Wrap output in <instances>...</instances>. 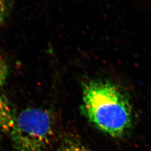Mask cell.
I'll use <instances>...</instances> for the list:
<instances>
[{"mask_svg":"<svg viewBox=\"0 0 151 151\" xmlns=\"http://www.w3.org/2000/svg\"><path fill=\"white\" fill-rule=\"evenodd\" d=\"M15 120L10 105L5 97L0 96V132L10 133Z\"/></svg>","mask_w":151,"mask_h":151,"instance_id":"obj_3","label":"cell"},{"mask_svg":"<svg viewBox=\"0 0 151 151\" xmlns=\"http://www.w3.org/2000/svg\"><path fill=\"white\" fill-rule=\"evenodd\" d=\"M81 110L97 129L114 138L127 135L132 126V108L122 89L111 81L94 79L82 85Z\"/></svg>","mask_w":151,"mask_h":151,"instance_id":"obj_1","label":"cell"},{"mask_svg":"<svg viewBox=\"0 0 151 151\" xmlns=\"http://www.w3.org/2000/svg\"><path fill=\"white\" fill-rule=\"evenodd\" d=\"M9 0H0V27L4 24L9 13Z\"/></svg>","mask_w":151,"mask_h":151,"instance_id":"obj_6","label":"cell"},{"mask_svg":"<svg viewBox=\"0 0 151 151\" xmlns=\"http://www.w3.org/2000/svg\"><path fill=\"white\" fill-rule=\"evenodd\" d=\"M9 73L8 65L5 60L0 54V90L5 84Z\"/></svg>","mask_w":151,"mask_h":151,"instance_id":"obj_5","label":"cell"},{"mask_svg":"<svg viewBox=\"0 0 151 151\" xmlns=\"http://www.w3.org/2000/svg\"><path fill=\"white\" fill-rule=\"evenodd\" d=\"M10 133L14 151H48L54 138V119L46 109L27 108L17 115Z\"/></svg>","mask_w":151,"mask_h":151,"instance_id":"obj_2","label":"cell"},{"mask_svg":"<svg viewBox=\"0 0 151 151\" xmlns=\"http://www.w3.org/2000/svg\"><path fill=\"white\" fill-rule=\"evenodd\" d=\"M55 151H93L81 140L72 135H67L60 142Z\"/></svg>","mask_w":151,"mask_h":151,"instance_id":"obj_4","label":"cell"}]
</instances>
